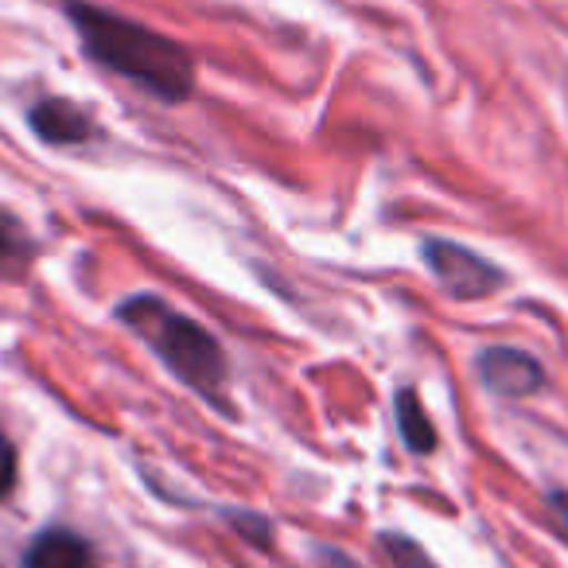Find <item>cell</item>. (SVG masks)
Instances as JSON below:
<instances>
[{"instance_id":"cell-1","label":"cell","mask_w":568,"mask_h":568,"mask_svg":"<svg viewBox=\"0 0 568 568\" xmlns=\"http://www.w3.org/2000/svg\"><path fill=\"white\" fill-rule=\"evenodd\" d=\"M67 17L82 40V51L98 67L136 82L144 94L168 105H180L195 90V59L168 36L125 20L110 9H98L87 0H67Z\"/></svg>"},{"instance_id":"cell-2","label":"cell","mask_w":568,"mask_h":568,"mask_svg":"<svg viewBox=\"0 0 568 568\" xmlns=\"http://www.w3.org/2000/svg\"><path fill=\"white\" fill-rule=\"evenodd\" d=\"M118 320L156 351V358L183 386L195 389L203 402L219 405V409L226 405V355L203 324H195L149 293L129 296L118 308Z\"/></svg>"},{"instance_id":"cell-3","label":"cell","mask_w":568,"mask_h":568,"mask_svg":"<svg viewBox=\"0 0 568 568\" xmlns=\"http://www.w3.org/2000/svg\"><path fill=\"white\" fill-rule=\"evenodd\" d=\"M420 257H425L433 281L440 284L452 301H483V296H490L506 281L503 268L490 265L483 253L467 250L459 242H444V237L425 242Z\"/></svg>"},{"instance_id":"cell-4","label":"cell","mask_w":568,"mask_h":568,"mask_svg":"<svg viewBox=\"0 0 568 568\" xmlns=\"http://www.w3.org/2000/svg\"><path fill=\"white\" fill-rule=\"evenodd\" d=\"M479 382L503 397H529L545 386V371L534 355L518 347H487L475 363Z\"/></svg>"},{"instance_id":"cell-5","label":"cell","mask_w":568,"mask_h":568,"mask_svg":"<svg viewBox=\"0 0 568 568\" xmlns=\"http://www.w3.org/2000/svg\"><path fill=\"white\" fill-rule=\"evenodd\" d=\"M28 125L40 136L43 144H82L94 136V121L82 105L67 102V98H43L32 113H28Z\"/></svg>"},{"instance_id":"cell-6","label":"cell","mask_w":568,"mask_h":568,"mask_svg":"<svg viewBox=\"0 0 568 568\" xmlns=\"http://www.w3.org/2000/svg\"><path fill=\"white\" fill-rule=\"evenodd\" d=\"M94 552H90L87 537H79L74 529H43L32 537V545L24 549V568H90Z\"/></svg>"},{"instance_id":"cell-7","label":"cell","mask_w":568,"mask_h":568,"mask_svg":"<svg viewBox=\"0 0 568 568\" xmlns=\"http://www.w3.org/2000/svg\"><path fill=\"white\" fill-rule=\"evenodd\" d=\"M397 428H402L405 448L417 452V456H428L436 448V428L428 420L425 405H420L417 389H402L397 394Z\"/></svg>"},{"instance_id":"cell-8","label":"cell","mask_w":568,"mask_h":568,"mask_svg":"<svg viewBox=\"0 0 568 568\" xmlns=\"http://www.w3.org/2000/svg\"><path fill=\"white\" fill-rule=\"evenodd\" d=\"M36 245L28 237V230L12 219L9 211H0V276H17L28 268Z\"/></svg>"},{"instance_id":"cell-9","label":"cell","mask_w":568,"mask_h":568,"mask_svg":"<svg viewBox=\"0 0 568 568\" xmlns=\"http://www.w3.org/2000/svg\"><path fill=\"white\" fill-rule=\"evenodd\" d=\"M382 541H386V552H389V560H394V568H436V560L428 557V552L420 549V541H413V537L386 534Z\"/></svg>"},{"instance_id":"cell-10","label":"cell","mask_w":568,"mask_h":568,"mask_svg":"<svg viewBox=\"0 0 568 568\" xmlns=\"http://www.w3.org/2000/svg\"><path fill=\"white\" fill-rule=\"evenodd\" d=\"M12 483H17V448L0 436V498L9 495Z\"/></svg>"},{"instance_id":"cell-11","label":"cell","mask_w":568,"mask_h":568,"mask_svg":"<svg viewBox=\"0 0 568 568\" xmlns=\"http://www.w3.org/2000/svg\"><path fill=\"white\" fill-rule=\"evenodd\" d=\"M549 510H552V518H557L560 534H565V541H568V490H552V495H549Z\"/></svg>"}]
</instances>
